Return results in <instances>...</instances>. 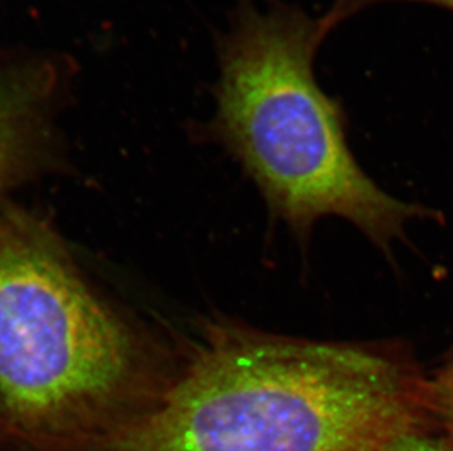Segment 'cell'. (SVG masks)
Listing matches in <instances>:
<instances>
[{
  "instance_id": "1",
  "label": "cell",
  "mask_w": 453,
  "mask_h": 451,
  "mask_svg": "<svg viewBox=\"0 0 453 451\" xmlns=\"http://www.w3.org/2000/svg\"><path fill=\"white\" fill-rule=\"evenodd\" d=\"M408 350L225 330L162 399L93 451H374L432 417Z\"/></svg>"
},
{
  "instance_id": "2",
  "label": "cell",
  "mask_w": 453,
  "mask_h": 451,
  "mask_svg": "<svg viewBox=\"0 0 453 451\" xmlns=\"http://www.w3.org/2000/svg\"><path fill=\"white\" fill-rule=\"evenodd\" d=\"M325 40L319 19L300 6L260 12L245 4L223 46L219 125L292 229L305 234L336 216L389 249L411 220L432 213L389 195L359 166L342 104L317 82Z\"/></svg>"
},
{
  "instance_id": "3",
  "label": "cell",
  "mask_w": 453,
  "mask_h": 451,
  "mask_svg": "<svg viewBox=\"0 0 453 451\" xmlns=\"http://www.w3.org/2000/svg\"><path fill=\"white\" fill-rule=\"evenodd\" d=\"M133 337L43 232L0 218V413L24 434L82 441L128 392Z\"/></svg>"
},
{
  "instance_id": "4",
  "label": "cell",
  "mask_w": 453,
  "mask_h": 451,
  "mask_svg": "<svg viewBox=\"0 0 453 451\" xmlns=\"http://www.w3.org/2000/svg\"><path fill=\"white\" fill-rule=\"evenodd\" d=\"M55 87L46 65H21L0 71V185L39 122Z\"/></svg>"
},
{
  "instance_id": "5",
  "label": "cell",
  "mask_w": 453,
  "mask_h": 451,
  "mask_svg": "<svg viewBox=\"0 0 453 451\" xmlns=\"http://www.w3.org/2000/svg\"><path fill=\"white\" fill-rule=\"evenodd\" d=\"M385 2H396V0H334V4L327 9L323 17L319 18V26L326 39L330 33L338 28L341 24L357 17L365 9L385 4ZM398 2H414V4H433L441 8L453 11V0H398Z\"/></svg>"
},
{
  "instance_id": "6",
  "label": "cell",
  "mask_w": 453,
  "mask_h": 451,
  "mask_svg": "<svg viewBox=\"0 0 453 451\" xmlns=\"http://www.w3.org/2000/svg\"><path fill=\"white\" fill-rule=\"evenodd\" d=\"M432 409L453 431V365H445L432 381Z\"/></svg>"
},
{
  "instance_id": "7",
  "label": "cell",
  "mask_w": 453,
  "mask_h": 451,
  "mask_svg": "<svg viewBox=\"0 0 453 451\" xmlns=\"http://www.w3.org/2000/svg\"><path fill=\"white\" fill-rule=\"evenodd\" d=\"M374 451H453V444L432 439L421 431L406 432Z\"/></svg>"
},
{
  "instance_id": "8",
  "label": "cell",
  "mask_w": 453,
  "mask_h": 451,
  "mask_svg": "<svg viewBox=\"0 0 453 451\" xmlns=\"http://www.w3.org/2000/svg\"><path fill=\"white\" fill-rule=\"evenodd\" d=\"M446 365H453V348L450 349L449 355H448V362Z\"/></svg>"
}]
</instances>
